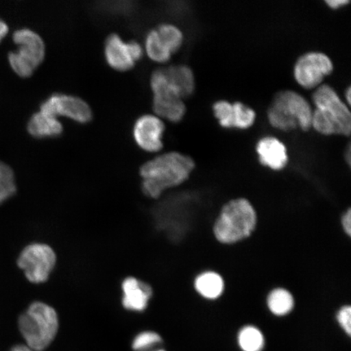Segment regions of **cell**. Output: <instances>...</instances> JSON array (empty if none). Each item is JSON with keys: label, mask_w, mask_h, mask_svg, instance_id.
Listing matches in <instances>:
<instances>
[{"label": "cell", "mask_w": 351, "mask_h": 351, "mask_svg": "<svg viewBox=\"0 0 351 351\" xmlns=\"http://www.w3.org/2000/svg\"><path fill=\"white\" fill-rule=\"evenodd\" d=\"M27 130L35 138H54L62 135L64 126L58 118L39 111L30 117Z\"/></svg>", "instance_id": "cell-15"}, {"label": "cell", "mask_w": 351, "mask_h": 351, "mask_svg": "<svg viewBox=\"0 0 351 351\" xmlns=\"http://www.w3.org/2000/svg\"><path fill=\"white\" fill-rule=\"evenodd\" d=\"M163 342L160 335L153 331L140 332L132 342V349L134 351H152Z\"/></svg>", "instance_id": "cell-24"}, {"label": "cell", "mask_w": 351, "mask_h": 351, "mask_svg": "<svg viewBox=\"0 0 351 351\" xmlns=\"http://www.w3.org/2000/svg\"><path fill=\"white\" fill-rule=\"evenodd\" d=\"M104 56L110 67L118 72L130 71L136 64L128 43L123 41L117 34H110L105 40Z\"/></svg>", "instance_id": "cell-13"}, {"label": "cell", "mask_w": 351, "mask_h": 351, "mask_svg": "<svg viewBox=\"0 0 351 351\" xmlns=\"http://www.w3.org/2000/svg\"><path fill=\"white\" fill-rule=\"evenodd\" d=\"M333 71V64L322 52H308L298 59L293 69L295 80L304 89L317 88Z\"/></svg>", "instance_id": "cell-9"}, {"label": "cell", "mask_w": 351, "mask_h": 351, "mask_svg": "<svg viewBox=\"0 0 351 351\" xmlns=\"http://www.w3.org/2000/svg\"><path fill=\"white\" fill-rule=\"evenodd\" d=\"M169 82L183 99H188L195 90V78L192 69L186 65H171L162 68Z\"/></svg>", "instance_id": "cell-16"}, {"label": "cell", "mask_w": 351, "mask_h": 351, "mask_svg": "<svg viewBox=\"0 0 351 351\" xmlns=\"http://www.w3.org/2000/svg\"><path fill=\"white\" fill-rule=\"evenodd\" d=\"M345 160L346 162V164L348 165L349 168H350V145L348 148V151H346V153L345 154Z\"/></svg>", "instance_id": "cell-33"}, {"label": "cell", "mask_w": 351, "mask_h": 351, "mask_svg": "<svg viewBox=\"0 0 351 351\" xmlns=\"http://www.w3.org/2000/svg\"><path fill=\"white\" fill-rule=\"evenodd\" d=\"M12 39L19 48L8 54L11 68L22 78L32 77L45 59V43L40 35L29 29L16 30Z\"/></svg>", "instance_id": "cell-6"}, {"label": "cell", "mask_w": 351, "mask_h": 351, "mask_svg": "<svg viewBox=\"0 0 351 351\" xmlns=\"http://www.w3.org/2000/svg\"><path fill=\"white\" fill-rule=\"evenodd\" d=\"M130 53L133 57L135 63L141 60L143 56V48L138 42L135 40H131L128 42Z\"/></svg>", "instance_id": "cell-28"}, {"label": "cell", "mask_w": 351, "mask_h": 351, "mask_svg": "<svg viewBox=\"0 0 351 351\" xmlns=\"http://www.w3.org/2000/svg\"><path fill=\"white\" fill-rule=\"evenodd\" d=\"M40 111L55 117L69 118L80 124H87L93 119V112L84 99L66 94L50 95L41 104Z\"/></svg>", "instance_id": "cell-10"}, {"label": "cell", "mask_w": 351, "mask_h": 351, "mask_svg": "<svg viewBox=\"0 0 351 351\" xmlns=\"http://www.w3.org/2000/svg\"><path fill=\"white\" fill-rule=\"evenodd\" d=\"M10 351H34L25 345H16L13 346Z\"/></svg>", "instance_id": "cell-31"}, {"label": "cell", "mask_w": 351, "mask_h": 351, "mask_svg": "<svg viewBox=\"0 0 351 351\" xmlns=\"http://www.w3.org/2000/svg\"><path fill=\"white\" fill-rule=\"evenodd\" d=\"M152 351H166V350H165L163 349H158V350H153Z\"/></svg>", "instance_id": "cell-34"}, {"label": "cell", "mask_w": 351, "mask_h": 351, "mask_svg": "<svg viewBox=\"0 0 351 351\" xmlns=\"http://www.w3.org/2000/svg\"><path fill=\"white\" fill-rule=\"evenodd\" d=\"M335 322L340 330L350 339L351 337V305L342 306L337 310Z\"/></svg>", "instance_id": "cell-25"}, {"label": "cell", "mask_w": 351, "mask_h": 351, "mask_svg": "<svg viewBox=\"0 0 351 351\" xmlns=\"http://www.w3.org/2000/svg\"><path fill=\"white\" fill-rule=\"evenodd\" d=\"M56 262V254L49 245L34 243L21 252L17 265L23 271L29 282L40 284L49 278Z\"/></svg>", "instance_id": "cell-8"}, {"label": "cell", "mask_w": 351, "mask_h": 351, "mask_svg": "<svg viewBox=\"0 0 351 351\" xmlns=\"http://www.w3.org/2000/svg\"><path fill=\"white\" fill-rule=\"evenodd\" d=\"M103 10L108 12L113 13V14H125L133 10V3L125 2H107L103 3Z\"/></svg>", "instance_id": "cell-26"}, {"label": "cell", "mask_w": 351, "mask_h": 351, "mask_svg": "<svg viewBox=\"0 0 351 351\" xmlns=\"http://www.w3.org/2000/svg\"><path fill=\"white\" fill-rule=\"evenodd\" d=\"M313 110L304 96L293 90L278 92L267 111L270 125L285 132L311 128Z\"/></svg>", "instance_id": "cell-5"}, {"label": "cell", "mask_w": 351, "mask_h": 351, "mask_svg": "<svg viewBox=\"0 0 351 351\" xmlns=\"http://www.w3.org/2000/svg\"><path fill=\"white\" fill-rule=\"evenodd\" d=\"M257 213L244 197L232 199L223 206L213 226L219 243L234 245L251 237L257 226Z\"/></svg>", "instance_id": "cell-3"}, {"label": "cell", "mask_w": 351, "mask_h": 351, "mask_svg": "<svg viewBox=\"0 0 351 351\" xmlns=\"http://www.w3.org/2000/svg\"><path fill=\"white\" fill-rule=\"evenodd\" d=\"M15 174L10 166L0 162V205L16 194Z\"/></svg>", "instance_id": "cell-23"}, {"label": "cell", "mask_w": 351, "mask_h": 351, "mask_svg": "<svg viewBox=\"0 0 351 351\" xmlns=\"http://www.w3.org/2000/svg\"><path fill=\"white\" fill-rule=\"evenodd\" d=\"M232 104V127L240 130H247L254 125L256 114L252 108L241 103Z\"/></svg>", "instance_id": "cell-22"}, {"label": "cell", "mask_w": 351, "mask_h": 351, "mask_svg": "<svg viewBox=\"0 0 351 351\" xmlns=\"http://www.w3.org/2000/svg\"><path fill=\"white\" fill-rule=\"evenodd\" d=\"M165 123L160 118L146 114L136 120L133 137L139 148L147 152H158L164 147Z\"/></svg>", "instance_id": "cell-11"}, {"label": "cell", "mask_w": 351, "mask_h": 351, "mask_svg": "<svg viewBox=\"0 0 351 351\" xmlns=\"http://www.w3.org/2000/svg\"><path fill=\"white\" fill-rule=\"evenodd\" d=\"M123 306L133 311H143L147 308L152 296L150 285L134 278H126L122 284Z\"/></svg>", "instance_id": "cell-14"}, {"label": "cell", "mask_w": 351, "mask_h": 351, "mask_svg": "<svg viewBox=\"0 0 351 351\" xmlns=\"http://www.w3.org/2000/svg\"><path fill=\"white\" fill-rule=\"evenodd\" d=\"M225 280L216 271H204L197 275L194 280L195 292L205 300L215 301L225 291Z\"/></svg>", "instance_id": "cell-17"}, {"label": "cell", "mask_w": 351, "mask_h": 351, "mask_svg": "<svg viewBox=\"0 0 351 351\" xmlns=\"http://www.w3.org/2000/svg\"><path fill=\"white\" fill-rule=\"evenodd\" d=\"M345 98L346 99V102H348V106L350 105V98H351V89L350 87H348L345 92Z\"/></svg>", "instance_id": "cell-32"}, {"label": "cell", "mask_w": 351, "mask_h": 351, "mask_svg": "<svg viewBox=\"0 0 351 351\" xmlns=\"http://www.w3.org/2000/svg\"><path fill=\"white\" fill-rule=\"evenodd\" d=\"M326 3L327 5L332 8V10H339V8L350 3V1H348V0H326Z\"/></svg>", "instance_id": "cell-29"}, {"label": "cell", "mask_w": 351, "mask_h": 351, "mask_svg": "<svg viewBox=\"0 0 351 351\" xmlns=\"http://www.w3.org/2000/svg\"><path fill=\"white\" fill-rule=\"evenodd\" d=\"M145 48H146L147 54L154 62L163 64L168 62L172 54L167 49L163 43L161 42L156 29H152L147 34L146 40H145Z\"/></svg>", "instance_id": "cell-21"}, {"label": "cell", "mask_w": 351, "mask_h": 351, "mask_svg": "<svg viewBox=\"0 0 351 351\" xmlns=\"http://www.w3.org/2000/svg\"><path fill=\"white\" fill-rule=\"evenodd\" d=\"M340 225L344 234L351 238V208L346 210V212L341 215Z\"/></svg>", "instance_id": "cell-27"}, {"label": "cell", "mask_w": 351, "mask_h": 351, "mask_svg": "<svg viewBox=\"0 0 351 351\" xmlns=\"http://www.w3.org/2000/svg\"><path fill=\"white\" fill-rule=\"evenodd\" d=\"M8 33V26L5 22L0 20V43L5 38Z\"/></svg>", "instance_id": "cell-30"}, {"label": "cell", "mask_w": 351, "mask_h": 351, "mask_svg": "<svg viewBox=\"0 0 351 351\" xmlns=\"http://www.w3.org/2000/svg\"><path fill=\"white\" fill-rule=\"evenodd\" d=\"M165 47L173 55L182 47L184 36L182 30L172 24H161L155 29Z\"/></svg>", "instance_id": "cell-20"}, {"label": "cell", "mask_w": 351, "mask_h": 351, "mask_svg": "<svg viewBox=\"0 0 351 351\" xmlns=\"http://www.w3.org/2000/svg\"><path fill=\"white\" fill-rule=\"evenodd\" d=\"M150 86L154 95L152 108L156 117L173 123L182 121L186 112V104L169 82L163 69L152 73Z\"/></svg>", "instance_id": "cell-7"}, {"label": "cell", "mask_w": 351, "mask_h": 351, "mask_svg": "<svg viewBox=\"0 0 351 351\" xmlns=\"http://www.w3.org/2000/svg\"><path fill=\"white\" fill-rule=\"evenodd\" d=\"M315 109L311 127L323 135L350 136L351 113L336 90L328 84L320 85L313 95Z\"/></svg>", "instance_id": "cell-2"}, {"label": "cell", "mask_w": 351, "mask_h": 351, "mask_svg": "<svg viewBox=\"0 0 351 351\" xmlns=\"http://www.w3.org/2000/svg\"><path fill=\"white\" fill-rule=\"evenodd\" d=\"M236 341L241 351H263L267 342L265 332L254 324L241 326L237 332Z\"/></svg>", "instance_id": "cell-19"}, {"label": "cell", "mask_w": 351, "mask_h": 351, "mask_svg": "<svg viewBox=\"0 0 351 351\" xmlns=\"http://www.w3.org/2000/svg\"><path fill=\"white\" fill-rule=\"evenodd\" d=\"M267 308L276 318L287 317L295 309V298L284 288H276L270 291L266 300Z\"/></svg>", "instance_id": "cell-18"}, {"label": "cell", "mask_w": 351, "mask_h": 351, "mask_svg": "<svg viewBox=\"0 0 351 351\" xmlns=\"http://www.w3.org/2000/svg\"><path fill=\"white\" fill-rule=\"evenodd\" d=\"M256 152L260 163L274 171H282L289 162L287 148L278 138L267 136L258 141Z\"/></svg>", "instance_id": "cell-12"}, {"label": "cell", "mask_w": 351, "mask_h": 351, "mask_svg": "<svg viewBox=\"0 0 351 351\" xmlns=\"http://www.w3.org/2000/svg\"><path fill=\"white\" fill-rule=\"evenodd\" d=\"M19 328L25 346L34 351H43L56 339L59 319L51 306L35 302L20 315Z\"/></svg>", "instance_id": "cell-4"}, {"label": "cell", "mask_w": 351, "mask_h": 351, "mask_svg": "<svg viewBox=\"0 0 351 351\" xmlns=\"http://www.w3.org/2000/svg\"><path fill=\"white\" fill-rule=\"evenodd\" d=\"M195 169V160L182 153L171 152L154 158L140 169L143 191L152 199H159L165 191L186 182Z\"/></svg>", "instance_id": "cell-1"}]
</instances>
